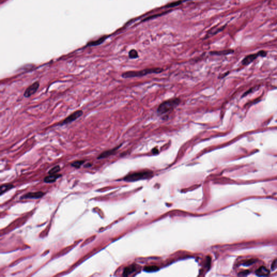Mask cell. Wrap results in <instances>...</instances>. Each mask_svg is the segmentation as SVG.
<instances>
[{
  "label": "cell",
  "instance_id": "d6986e66",
  "mask_svg": "<svg viewBox=\"0 0 277 277\" xmlns=\"http://www.w3.org/2000/svg\"><path fill=\"white\" fill-rule=\"evenodd\" d=\"M233 52V51H231V50H227V51H215V52H213V53H211L215 55H226L232 53Z\"/></svg>",
  "mask_w": 277,
  "mask_h": 277
},
{
  "label": "cell",
  "instance_id": "277c9868",
  "mask_svg": "<svg viewBox=\"0 0 277 277\" xmlns=\"http://www.w3.org/2000/svg\"><path fill=\"white\" fill-rule=\"evenodd\" d=\"M84 114V111L82 110H77L74 111L72 114L68 115L64 120L61 121L56 124V126H63L68 124H71L73 122L76 120L78 118H80Z\"/></svg>",
  "mask_w": 277,
  "mask_h": 277
},
{
  "label": "cell",
  "instance_id": "7a4b0ae2",
  "mask_svg": "<svg viewBox=\"0 0 277 277\" xmlns=\"http://www.w3.org/2000/svg\"><path fill=\"white\" fill-rule=\"evenodd\" d=\"M180 103V100L178 98L169 100L160 105L158 108V113L159 114H165L173 110Z\"/></svg>",
  "mask_w": 277,
  "mask_h": 277
},
{
  "label": "cell",
  "instance_id": "52a82bcc",
  "mask_svg": "<svg viewBox=\"0 0 277 277\" xmlns=\"http://www.w3.org/2000/svg\"><path fill=\"white\" fill-rule=\"evenodd\" d=\"M121 145H122V144H120V145H119L118 146L113 148H112V149H109V150H107V151L103 152H102V153L100 154L97 157V159H105V158H108V157H110V156H111L112 155L116 153V152L117 151L118 149L121 146Z\"/></svg>",
  "mask_w": 277,
  "mask_h": 277
},
{
  "label": "cell",
  "instance_id": "3957f363",
  "mask_svg": "<svg viewBox=\"0 0 277 277\" xmlns=\"http://www.w3.org/2000/svg\"><path fill=\"white\" fill-rule=\"evenodd\" d=\"M153 175V172L151 171L146 170L142 171L140 172L133 173L127 175L124 178V180L128 182H134L136 181L147 179L150 178Z\"/></svg>",
  "mask_w": 277,
  "mask_h": 277
},
{
  "label": "cell",
  "instance_id": "44dd1931",
  "mask_svg": "<svg viewBox=\"0 0 277 277\" xmlns=\"http://www.w3.org/2000/svg\"><path fill=\"white\" fill-rule=\"evenodd\" d=\"M277 259H276V260H275L274 262H273V263L272 264V266H271V268H272V269H273V270L276 269V267H277Z\"/></svg>",
  "mask_w": 277,
  "mask_h": 277
},
{
  "label": "cell",
  "instance_id": "ba28073f",
  "mask_svg": "<svg viewBox=\"0 0 277 277\" xmlns=\"http://www.w3.org/2000/svg\"><path fill=\"white\" fill-rule=\"evenodd\" d=\"M45 193L42 192H29L24 194L21 196V199H39L42 198L44 196Z\"/></svg>",
  "mask_w": 277,
  "mask_h": 277
},
{
  "label": "cell",
  "instance_id": "ac0fdd59",
  "mask_svg": "<svg viewBox=\"0 0 277 277\" xmlns=\"http://www.w3.org/2000/svg\"><path fill=\"white\" fill-rule=\"evenodd\" d=\"M129 57L130 59H136L138 57V53L135 49H132L129 52Z\"/></svg>",
  "mask_w": 277,
  "mask_h": 277
},
{
  "label": "cell",
  "instance_id": "5bb4252c",
  "mask_svg": "<svg viewBox=\"0 0 277 277\" xmlns=\"http://www.w3.org/2000/svg\"><path fill=\"white\" fill-rule=\"evenodd\" d=\"M105 39L106 37H103L102 38L99 39V40H97V41H93V42L89 43L88 45V46H95V45H99L100 44H101V43L105 41Z\"/></svg>",
  "mask_w": 277,
  "mask_h": 277
},
{
  "label": "cell",
  "instance_id": "ffe728a7",
  "mask_svg": "<svg viewBox=\"0 0 277 277\" xmlns=\"http://www.w3.org/2000/svg\"><path fill=\"white\" fill-rule=\"evenodd\" d=\"M181 3H182V1L175 2H173V3L169 4V5H167V6H166V7H167V8H171V7L177 6H179V4H180Z\"/></svg>",
  "mask_w": 277,
  "mask_h": 277
},
{
  "label": "cell",
  "instance_id": "5b68a950",
  "mask_svg": "<svg viewBox=\"0 0 277 277\" xmlns=\"http://www.w3.org/2000/svg\"><path fill=\"white\" fill-rule=\"evenodd\" d=\"M40 87V83L39 81L34 82L32 84L30 85L24 91L23 96L26 98H29L34 94L36 93L39 89Z\"/></svg>",
  "mask_w": 277,
  "mask_h": 277
},
{
  "label": "cell",
  "instance_id": "2e32d148",
  "mask_svg": "<svg viewBox=\"0 0 277 277\" xmlns=\"http://www.w3.org/2000/svg\"><path fill=\"white\" fill-rule=\"evenodd\" d=\"M159 270V267L156 266H148L145 267L144 270L148 272H155Z\"/></svg>",
  "mask_w": 277,
  "mask_h": 277
},
{
  "label": "cell",
  "instance_id": "e0dca14e",
  "mask_svg": "<svg viewBox=\"0 0 277 277\" xmlns=\"http://www.w3.org/2000/svg\"><path fill=\"white\" fill-rule=\"evenodd\" d=\"M224 28H225V26H224L223 27L219 28H218V29H216L215 28H214L213 29H211V30L208 32L207 35H214V34H217L218 33H219V32H221V31H222V30L224 29Z\"/></svg>",
  "mask_w": 277,
  "mask_h": 277
},
{
  "label": "cell",
  "instance_id": "9c48e42d",
  "mask_svg": "<svg viewBox=\"0 0 277 277\" xmlns=\"http://www.w3.org/2000/svg\"><path fill=\"white\" fill-rule=\"evenodd\" d=\"M61 176H62V175L57 174L49 175V176L46 177L44 179V182L45 183L54 182L55 181H56V180H57L59 178H60Z\"/></svg>",
  "mask_w": 277,
  "mask_h": 277
},
{
  "label": "cell",
  "instance_id": "6da1fadb",
  "mask_svg": "<svg viewBox=\"0 0 277 277\" xmlns=\"http://www.w3.org/2000/svg\"><path fill=\"white\" fill-rule=\"evenodd\" d=\"M163 69L161 68H150V69H143L140 71H130L124 73L122 74L123 78H132L136 77H140L143 76L147 75L148 74L153 73H158L163 72Z\"/></svg>",
  "mask_w": 277,
  "mask_h": 277
},
{
  "label": "cell",
  "instance_id": "4fadbf2b",
  "mask_svg": "<svg viewBox=\"0 0 277 277\" xmlns=\"http://www.w3.org/2000/svg\"><path fill=\"white\" fill-rule=\"evenodd\" d=\"M85 161H86L85 160H77V161L73 162L70 164V165L75 169H80L81 166L85 163Z\"/></svg>",
  "mask_w": 277,
  "mask_h": 277
},
{
  "label": "cell",
  "instance_id": "7402d4cb",
  "mask_svg": "<svg viewBox=\"0 0 277 277\" xmlns=\"http://www.w3.org/2000/svg\"><path fill=\"white\" fill-rule=\"evenodd\" d=\"M92 166V164L90 163H88L86 165H84V167H91Z\"/></svg>",
  "mask_w": 277,
  "mask_h": 277
},
{
  "label": "cell",
  "instance_id": "30bf717a",
  "mask_svg": "<svg viewBox=\"0 0 277 277\" xmlns=\"http://www.w3.org/2000/svg\"><path fill=\"white\" fill-rule=\"evenodd\" d=\"M256 273L258 276H267L270 273V271L266 267L262 266L256 270Z\"/></svg>",
  "mask_w": 277,
  "mask_h": 277
},
{
  "label": "cell",
  "instance_id": "8992f818",
  "mask_svg": "<svg viewBox=\"0 0 277 277\" xmlns=\"http://www.w3.org/2000/svg\"><path fill=\"white\" fill-rule=\"evenodd\" d=\"M267 55L266 51H259L256 54H250L249 55H247V56L245 57L244 60L242 61V63L244 65H247L248 64L251 63L253 62V61L255 59H256L258 56H262V57H265Z\"/></svg>",
  "mask_w": 277,
  "mask_h": 277
},
{
  "label": "cell",
  "instance_id": "603a6c76",
  "mask_svg": "<svg viewBox=\"0 0 277 277\" xmlns=\"http://www.w3.org/2000/svg\"><path fill=\"white\" fill-rule=\"evenodd\" d=\"M153 152L154 154L158 153V150L157 149L154 148V149H153Z\"/></svg>",
  "mask_w": 277,
  "mask_h": 277
},
{
  "label": "cell",
  "instance_id": "8fae6325",
  "mask_svg": "<svg viewBox=\"0 0 277 277\" xmlns=\"http://www.w3.org/2000/svg\"><path fill=\"white\" fill-rule=\"evenodd\" d=\"M136 266L134 265H130V266H128L124 269L123 276H128L136 271Z\"/></svg>",
  "mask_w": 277,
  "mask_h": 277
},
{
  "label": "cell",
  "instance_id": "7c38bea8",
  "mask_svg": "<svg viewBox=\"0 0 277 277\" xmlns=\"http://www.w3.org/2000/svg\"><path fill=\"white\" fill-rule=\"evenodd\" d=\"M13 187H14V186L12 184H4V185H1V188H0V191H1L0 194L2 196L3 193L6 192L7 191L9 190H11Z\"/></svg>",
  "mask_w": 277,
  "mask_h": 277
},
{
  "label": "cell",
  "instance_id": "9a60e30c",
  "mask_svg": "<svg viewBox=\"0 0 277 277\" xmlns=\"http://www.w3.org/2000/svg\"><path fill=\"white\" fill-rule=\"evenodd\" d=\"M60 171V167L59 165H57L51 168L49 171L48 174L49 175L55 174H57V173L59 172Z\"/></svg>",
  "mask_w": 277,
  "mask_h": 277
}]
</instances>
